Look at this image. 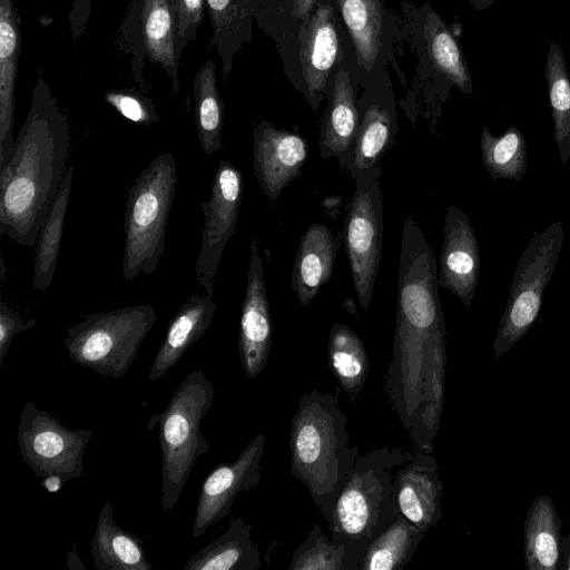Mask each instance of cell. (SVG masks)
Masks as SVG:
<instances>
[{"mask_svg":"<svg viewBox=\"0 0 570 570\" xmlns=\"http://www.w3.org/2000/svg\"><path fill=\"white\" fill-rule=\"evenodd\" d=\"M70 142L68 118L40 73L0 171V233L18 245L32 247L38 240L68 169Z\"/></svg>","mask_w":570,"mask_h":570,"instance_id":"1","label":"cell"},{"mask_svg":"<svg viewBox=\"0 0 570 570\" xmlns=\"http://www.w3.org/2000/svg\"><path fill=\"white\" fill-rule=\"evenodd\" d=\"M438 286L434 252L415 219L407 216L402 228L392 360L384 377L389 402L405 426L412 424L435 350L445 340Z\"/></svg>","mask_w":570,"mask_h":570,"instance_id":"2","label":"cell"},{"mask_svg":"<svg viewBox=\"0 0 570 570\" xmlns=\"http://www.w3.org/2000/svg\"><path fill=\"white\" fill-rule=\"evenodd\" d=\"M348 440L336 397L317 390L301 396L289 429L291 474L306 487L328 527L360 449Z\"/></svg>","mask_w":570,"mask_h":570,"instance_id":"3","label":"cell"},{"mask_svg":"<svg viewBox=\"0 0 570 570\" xmlns=\"http://www.w3.org/2000/svg\"><path fill=\"white\" fill-rule=\"evenodd\" d=\"M411 454L387 446L355 453L351 475L336 501L328 529L332 540L346 549L358 568L370 544L386 529L397 510L394 472Z\"/></svg>","mask_w":570,"mask_h":570,"instance_id":"4","label":"cell"},{"mask_svg":"<svg viewBox=\"0 0 570 570\" xmlns=\"http://www.w3.org/2000/svg\"><path fill=\"white\" fill-rule=\"evenodd\" d=\"M214 397L212 381L203 370H194L180 382L166 409L149 420L148 430L156 422L159 424L160 504L167 513L175 509L196 460L209 449V442L200 432V423Z\"/></svg>","mask_w":570,"mask_h":570,"instance_id":"5","label":"cell"},{"mask_svg":"<svg viewBox=\"0 0 570 570\" xmlns=\"http://www.w3.org/2000/svg\"><path fill=\"white\" fill-rule=\"evenodd\" d=\"M178 175L170 153L157 155L131 184L125 212L122 277L149 276L165 250L166 228Z\"/></svg>","mask_w":570,"mask_h":570,"instance_id":"6","label":"cell"},{"mask_svg":"<svg viewBox=\"0 0 570 570\" xmlns=\"http://www.w3.org/2000/svg\"><path fill=\"white\" fill-rule=\"evenodd\" d=\"M157 320L150 305L85 315L68 327L65 346L77 365L112 379L124 377Z\"/></svg>","mask_w":570,"mask_h":570,"instance_id":"7","label":"cell"},{"mask_svg":"<svg viewBox=\"0 0 570 570\" xmlns=\"http://www.w3.org/2000/svg\"><path fill=\"white\" fill-rule=\"evenodd\" d=\"M563 232V223L554 222L533 235L522 252L494 338L495 360L509 352L537 321L562 248Z\"/></svg>","mask_w":570,"mask_h":570,"instance_id":"8","label":"cell"},{"mask_svg":"<svg viewBox=\"0 0 570 570\" xmlns=\"http://www.w3.org/2000/svg\"><path fill=\"white\" fill-rule=\"evenodd\" d=\"M92 435L90 429L65 426L32 400L23 405L17 440L23 462L38 478H59L63 483L83 476V455Z\"/></svg>","mask_w":570,"mask_h":570,"instance_id":"9","label":"cell"},{"mask_svg":"<svg viewBox=\"0 0 570 570\" xmlns=\"http://www.w3.org/2000/svg\"><path fill=\"white\" fill-rule=\"evenodd\" d=\"M381 167L358 173L345 223V248L353 285L364 311L371 304L383 238Z\"/></svg>","mask_w":570,"mask_h":570,"instance_id":"10","label":"cell"},{"mask_svg":"<svg viewBox=\"0 0 570 570\" xmlns=\"http://www.w3.org/2000/svg\"><path fill=\"white\" fill-rule=\"evenodd\" d=\"M131 58L132 75L141 82L144 58L159 65L179 92L177 22L171 0H132L119 28V40Z\"/></svg>","mask_w":570,"mask_h":570,"instance_id":"11","label":"cell"},{"mask_svg":"<svg viewBox=\"0 0 570 570\" xmlns=\"http://www.w3.org/2000/svg\"><path fill=\"white\" fill-rule=\"evenodd\" d=\"M243 190L240 169L227 160H220L214 174L210 196L200 203L204 227L196 259V283L212 298L224 249L236 230Z\"/></svg>","mask_w":570,"mask_h":570,"instance_id":"12","label":"cell"},{"mask_svg":"<svg viewBox=\"0 0 570 570\" xmlns=\"http://www.w3.org/2000/svg\"><path fill=\"white\" fill-rule=\"evenodd\" d=\"M265 434L254 436L232 463L213 469L204 480L198 495L191 534L199 538L209 527L225 519L236 497L256 488L262 478L261 460Z\"/></svg>","mask_w":570,"mask_h":570,"instance_id":"13","label":"cell"},{"mask_svg":"<svg viewBox=\"0 0 570 570\" xmlns=\"http://www.w3.org/2000/svg\"><path fill=\"white\" fill-rule=\"evenodd\" d=\"M272 345V317L267 299L263 258L257 239L249 242L246 292L242 303L238 352L242 367L249 379L264 370Z\"/></svg>","mask_w":570,"mask_h":570,"instance_id":"14","label":"cell"},{"mask_svg":"<svg viewBox=\"0 0 570 570\" xmlns=\"http://www.w3.org/2000/svg\"><path fill=\"white\" fill-rule=\"evenodd\" d=\"M308 145L296 132L277 129L268 120L256 124L253 134V168L262 193L276 200L282 190L301 175Z\"/></svg>","mask_w":570,"mask_h":570,"instance_id":"15","label":"cell"},{"mask_svg":"<svg viewBox=\"0 0 570 570\" xmlns=\"http://www.w3.org/2000/svg\"><path fill=\"white\" fill-rule=\"evenodd\" d=\"M440 256L439 286L451 291L470 308L480 274V250L474 229L459 207L446 208Z\"/></svg>","mask_w":570,"mask_h":570,"instance_id":"16","label":"cell"},{"mask_svg":"<svg viewBox=\"0 0 570 570\" xmlns=\"http://www.w3.org/2000/svg\"><path fill=\"white\" fill-rule=\"evenodd\" d=\"M443 485L430 451L415 450L394 472L397 511L426 532L442 517Z\"/></svg>","mask_w":570,"mask_h":570,"instance_id":"17","label":"cell"},{"mask_svg":"<svg viewBox=\"0 0 570 570\" xmlns=\"http://www.w3.org/2000/svg\"><path fill=\"white\" fill-rule=\"evenodd\" d=\"M334 10L328 4L315 6L303 23L299 60L305 83V98L318 109L328 75L340 55V39Z\"/></svg>","mask_w":570,"mask_h":570,"instance_id":"18","label":"cell"},{"mask_svg":"<svg viewBox=\"0 0 570 570\" xmlns=\"http://www.w3.org/2000/svg\"><path fill=\"white\" fill-rule=\"evenodd\" d=\"M21 20L13 0H0V168L13 149L14 94L21 51Z\"/></svg>","mask_w":570,"mask_h":570,"instance_id":"19","label":"cell"},{"mask_svg":"<svg viewBox=\"0 0 570 570\" xmlns=\"http://www.w3.org/2000/svg\"><path fill=\"white\" fill-rule=\"evenodd\" d=\"M217 304L207 295H191L168 323L165 337L148 371V380L160 379L202 338L209 327Z\"/></svg>","mask_w":570,"mask_h":570,"instance_id":"20","label":"cell"},{"mask_svg":"<svg viewBox=\"0 0 570 570\" xmlns=\"http://www.w3.org/2000/svg\"><path fill=\"white\" fill-rule=\"evenodd\" d=\"M335 258L336 242L331 229L322 223L307 227L298 244L291 274L293 289L303 307L330 281Z\"/></svg>","mask_w":570,"mask_h":570,"instance_id":"21","label":"cell"},{"mask_svg":"<svg viewBox=\"0 0 570 570\" xmlns=\"http://www.w3.org/2000/svg\"><path fill=\"white\" fill-rule=\"evenodd\" d=\"M358 108L347 71L335 77L331 101L320 132L323 158L335 157L342 169L348 170L358 127Z\"/></svg>","mask_w":570,"mask_h":570,"instance_id":"22","label":"cell"},{"mask_svg":"<svg viewBox=\"0 0 570 570\" xmlns=\"http://www.w3.org/2000/svg\"><path fill=\"white\" fill-rule=\"evenodd\" d=\"M357 108L358 127L348 168L352 179L358 173L379 166L397 134L396 111L392 100L366 97Z\"/></svg>","mask_w":570,"mask_h":570,"instance_id":"23","label":"cell"},{"mask_svg":"<svg viewBox=\"0 0 570 570\" xmlns=\"http://www.w3.org/2000/svg\"><path fill=\"white\" fill-rule=\"evenodd\" d=\"M90 554L96 570H153L142 541L114 521L110 501L98 514Z\"/></svg>","mask_w":570,"mask_h":570,"instance_id":"24","label":"cell"},{"mask_svg":"<svg viewBox=\"0 0 570 570\" xmlns=\"http://www.w3.org/2000/svg\"><path fill=\"white\" fill-rule=\"evenodd\" d=\"M212 23V45L222 61L223 77L227 78L233 59L244 45L252 41L253 22L263 0H205Z\"/></svg>","mask_w":570,"mask_h":570,"instance_id":"25","label":"cell"},{"mask_svg":"<svg viewBox=\"0 0 570 570\" xmlns=\"http://www.w3.org/2000/svg\"><path fill=\"white\" fill-rule=\"evenodd\" d=\"M261 566L252 525L235 518L217 539L194 553L183 570H257Z\"/></svg>","mask_w":570,"mask_h":570,"instance_id":"26","label":"cell"},{"mask_svg":"<svg viewBox=\"0 0 570 570\" xmlns=\"http://www.w3.org/2000/svg\"><path fill=\"white\" fill-rule=\"evenodd\" d=\"M561 519L553 500L537 497L524 522V557L530 570H556L561 560Z\"/></svg>","mask_w":570,"mask_h":570,"instance_id":"27","label":"cell"},{"mask_svg":"<svg viewBox=\"0 0 570 570\" xmlns=\"http://www.w3.org/2000/svg\"><path fill=\"white\" fill-rule=\"evenodd\" d=\"M424 533L397 510L386 529L370 544L358 570H400L412 560Z\"/></svg>","mask_w":570,"mask_h":570,"instance_id":"28","label":"cell"},{"mask_svg":"<svg viewBox=\"0 0 570 570\" xmlns=\"http://www.w3.org/2000/svg\"><path fill=\"white\" fill-rule=\"evenodd\" d=\"M73 169L71 165L68 167L37 240L32 282L35 289L39 292H46L55 277L65 217L71 195Z\"/></svg>","mask_w":570,"mask_h":570,"instance_id":"29","label":"cell"},{"mask_svg":"<svg viewBox=\"0 0 570 570\" xmlns=\"http://www.w3.org/2000/svg\"><path fill=\"white\" fill-rule=\"evenodd\" d=\"M197 137L205 155L223 147L224 104L217 88L216 67L207 59L198 69L193 83Z\"/></svg>","mask_w":570,"mask_h":570,"instance_id":"30","label":"cell"},{"mask_svg":"<svg viewBox=\"0 0 570 570\" xmlns=\"http://www.w3.org/2000/svg\"><path fill=\"white\" fill-rule=\"evenodd\" d=\"M351 35L360 66L370 71L382 47L381 0H335Z\"/></svg>","mask_w":570,"mask_h":570,"instance_id":"31","label":"cell"},{"mask_svg":"<svg viewBox=\"0 0 570 570\" xmlns=\"http://www.w3.org/2000/svg\"><path fill=\"white\" fill-rule=\"evenodd\" d=\"M328 364L341 387L357 394L364 386L370 362L358 335L343 323H335L328 335Z\"/></svg>","mask_w":570,"mask_h":570,"instance_id":"32","label":"cell"},{"mask_svg":"<svg viewBox=\"0 0 570 570\" xmlns=\"http://www.w3.org/2000/svg\"><path fill=\"white\" fill-rule=\"evenodd\" d=\"M424 36L433 68L466 95L473 92L470 69L453 33L433 10L425 18Z\"/></svg>","mask_w":570,"mask_h":570,"instance_id":"33","label":"cell"},{"mask_svg":"<svg viewBox=\"0 0 570 570\" xmlns=\"http://www.w3.org/2000/svg\"><path fill=\"white\" fill-rule=\"evenodd\" d=\"M546 81L553 122V138L562 165L570 158V77L562 49L551 42L546 61Z\"/></svg>","mask_w":570,"mask_h":570,"instance_id":"34","label":"cell"},{"mask_svg":"<svg viewBox=\"0 0 570 570\" xmlns=\"http://www.w3.org/2000/svg\"><path fill=\"white\" fill-rule=\"evenodd\" d=\"M483 166L493 180L520 181L527 171V141L515 126H510L501 136H493L488 127L480 135Z\"/></svg>","mask_w":570,"mask_h":570,"instance_id":"35","label":"cell"},{"mask_svg":"<svg viewBox=\"0 0 570 570\" xmlns=\"http://www.w3.org/2000/svg\"><path fill=\"white\" fill-rule=\"evenodd\" d=\"M288 569L291 570H358L343 546L330 540L316 523L302 543L295 549Z\"/></svg>","mask_w":570,"mask_h":570,"instance_id":"36","label":"cell"},{"mask_svg":"<svg viewBox=\"0 0 570 570\" xmlns=\"http://www.w3.org/2000/svg\"><path fill=\"white\" fill-rule=\"evenodd\" d=\"M105 100L122 117L137 125L149 126L160 119L154 104L136 91L110 90L105 94Z\"/></svg>","mask_w":570,"mask_h":570,"instance_id":"37","label":"cell"},{"mask_svg":"<svg viewBox=\"0 0 570 570\" xmlns=\"http://www.w3.org/2000/svg\"><path fill=\"white\" fill-rule=\"evenodd\" d=\"M177 22V47L184 49L196 39L204 18L205 0H171Z\"/></svg>","mask_w":570,"mask_h":570,"instance_id":"38","label":"cell"},{"mask_svg":"<svg viewBox=\"0 0 570 570\" xmlns=\"http://www.w3.org/2000/svg\"><path fill=\"white\" fill-rule=\"evenodd\" d=\"M36 327V321H22L20 314L6 304L3 299L0 302V366L7 356L12 340L21 332Z\"/></svg>","mask_w":570,"mask_h":570,"instance_id":"39","label":"cell"},{"mask_svg":"<svg viewBox=\"0 0 570 570\" xmlns=\"http://www.w3.org/2000/svg\"><path fill=\"white\" fill-rule=\"evenodd\" d=\"M92 0H73L69 12L72 40L78 41L85 33L91 12Z\"/></svg>","mask_w":570,"mask_h":570,"instance_id":"40","label":"cell"},{"mask_svg":"<svg viewBox=\"0 0 570 570\" xmlns=\"http://www.w3.org/2000/svg\"><path fill=\"white\" fill-rule=\"evenodd\" d=\"M315 6L316 0H292V13L305 23L309 19Z\"/></svg>","mask_w":570,"mask_h":570,"instance_id":"41","label":"cell"},{"mask_svg":"<svg viewBox=\"0 0 570 570\" xmlns=\"http://www.w3.org/2000/svg\"><path fill=\"white\" fill-rule=\"evenodd\" d=\"M66 562L71 570H87L75 549L67 552Z\"/></svg>","mask_w":570,"mask_h":570,"instance_id":"42","label":"cell"},{"mask_svg":"<svg viewBox=\"0 0 570 570\" xmlns=\"http://www.w3.org/2000/svg\"><path fill=\"white\" fill-rule=\"evenodd\" d=\"M561 559L563 563L560 567L570 570V532L561 544Z\"/></svg>","mask_w":570,"mask_h":570,"instance_id":"43","label":"cell"},{"mask_svg":"<svg viewBox=\"0 0 570 570\" xmlns=\"http://www.w3.org/2000/svg\"><path fill=\"white\" fill-rule=\"evenodd\" d=\"M495 0H470L475 10H483L493 4Z\"/></svg>","mask_w":570,"mask_h":570,"instance_id":"44","label":"cell"}]
</instances>
